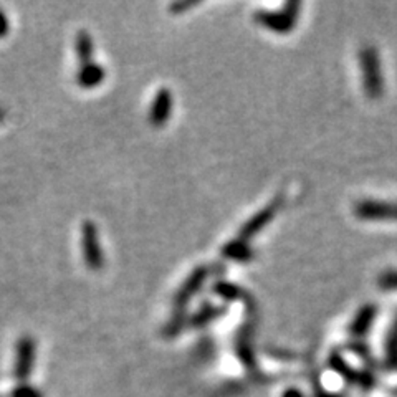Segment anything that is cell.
Masks as SVG:
<instances>
[{"instance_id":"obj_10","label":"cell","mask_w":397,"mask_h":397,"mask_svg":"<svg viewBox=\"0 0 397 397\" xmlns=\"http://www.w3.org/2000/svg\"><path fill=\"white\" fill-rule=\"evenodd\" d=\"M214 295H217L219 298H222L226 303H234V302H243L248 313H255V300L254 296H250L239 285L227 282V280H219L212 287Z\"/></svg>"},{"instance_id":"obj_25","label":"cell","mask_w":397,"mask_h":397,"mask_svg":"<svg viewBox=\"0 0 397 397\" xmlns=\"http://www.w3.org/2000/svg\"><path fill=\"white\" fill-rule=\"evenodd\" d=\"M5 115H7V111H5V110H3V108H2V106H0V123H2V121H3V119H5Z\"/></svg>"},{"instance_id":"obj_16","label":"cell","mask_w":397,"mask_h":397,"mask_svg":"<svg viewBox=\"0 0 397 397\" xmlns=\"http://www.w3.org/2000/svg\"><path fill=\"white\" fill-rule=\"evenodd\" d=\"M75 55L78 58L80 65L95 62V42L93 37L86 30L76 32L75 35Z\"/></svg>"},{"instance_id":"obj_20","label":"cell","mask_w":397,"mask_h":397,"mask_svg":"<svg viewBox=\"0 0 397 397\" xmlns=\"http://www.w3.org/2000/svg\"><path fill=\"white\" fill-rule=\"evenodd\" d=\"M12 397H43L38 389L29 386V384H19L17 387L12 391Z\"/></svg>"},{"instance_id":"obj_1","label":"cell","mask_w":397,"mask_h":397,"mask_svg":"<svg viewBox=\"0 0 397 397\" xmlns=\"http://www.w3.org/2000/svg\"><path fill=\"white\" fill-rule=\"evenodd\" d=\"M359 67L364 93L369 99H379L384 95V78L381 58L374 45H364L359 50Z\"/></svg>"},{"instance_id":"obj_13","label":"cell","mask_w":397,"mask_h":397,"mask_svg":"<svg viewBox=\"0 0 397 397\" xmlns=\"http://www.w3.org/2000/svg\"><path fill=\"white\" fill-rule=\"evenodd\" d=\"M104 78H106V70L96 62L80 65L75 75L76 85L83 88V90H91V88L99 86L104 82Z\"/></svg>"},{"instance_id":"obj_22","label":"cell","mask_w":397,"mask_h":397,"mask_svg":"<svg viewBox=\"0 0 397 397\" xmlns=\"http://www.w3.org/2000/svg\"><path fill=\"white\" fill-rule=\"evenodd\" d=\"M10 32V22H9V17H7V14L0 9V38L7 37Z\"/></svg>"},{"instance_id":"obj_15","label":"cell","mask_w":397,"mask_h":397,"mask_svg":"<svg viewBox=\"0 0 397 397\" xmlns=\"http://www.w3.org/2000/svg\"><path fill=\"white\" fill-rule=\"evenodd\" d=\"M227 313V306H220V304L206 303L199 308L194 315L189 316V326L192 328H202L207 326L208 323L215 322L220 316Z\"/></svg>"},{"instance_id":"obj_8","label":"cell","mask_w":397,"mask_h":397,"mask_svg":"<svg viewBox=\"0 0 397 397\" xmlns=\"http://www.w3.org/2000/svg\"><path fill=\"white\" fill-rule=\"evenodd\" d=\"M354 215L361 220H397V202L361 200L354 206Z\"/></svg>"},{"instance_id":"obj_18","label":"cell","mask_w":397,"mask_h":397,"mask_svg":"<svg viewBox=\"0 0 397 397\" xmlns=\"http://www.w3.org/2000/svg\"><path fill=\"white\" fill-rule=\"evenodd\" d=\"M187 324H189V316H187V313L174 311V315L171 316V320L167 322L166 326H164L163 335L166 336V338H176Z\"/></svg>"},{"instance_id":"obj_17","label":"cell","mask_w":397,"mask_h":397,"mask_svg":"<svg viewBox=\"0 0 397 397\" xmlns=\"http://www.w3.org/2000/svg\"><path fill=\"white\" fill-rule=\"evenodd\" d=\"M384 361L389 369L397 368V315L387 333L386 346H384Z\"/></svg>"},{"instance_id":"obj_11","label":"cell","mask_w":397,"mask_h":397,"mask_svg":"<svg viewBox=\"0 0 397 397\" xmlns=\"http://www.w3.org/2000/svg\"><path fill=\"white\" fill-rule=\"evenodd\" d=\"M378 316V306L374 303H366L361 306L350 324V335L352 338H364Z\"/></svg>"},{"instance_id":"obj_14","label":"cell","mask_w":397,"mask_h":397,"mask_svg":"<svg viewBox=\"0 0 397 397\" xmlns=\"http://www.w3.org/2000/svg\"><path fill=\"white\" fill-rule=\"evenodd\" d=\"M224 258L230 260V262H239V263H247L250 260H254L255 252L252 248L250 242H243L240 239H232L230 242H227L226 245L220 250Z\"/></svg>"},{"instance_id":"obj_3","label":"cell","mask_w":397,"mask_h":397,"mask_svg":"<svg viewBox=\"0 0 397 397\" xmlns=\"http://www.w3.org/2000/svg\"><path fill=\"white\" fill-rule=\"evenodd\" d=\"M212 268L207 265H199L194 270L191 272L189 276L184 280V283L180 285L179 290L176 291L174 298H172V306L174 311H186L187 304L191 303V300L202 290V287L206 285L208 275H210Z\"/></svg>"},{"instance_id":"obj_5","label":"cell","mask_w":397,"mask_h":397,"mask_svg":"<svg viewBox=\"0 0 397 397\" xmlns=\"http://www.w3.org/2000/svg\"><path fill=\"white\" fill-rule=\"evenodd\" d=\"M282 204H283V197L282 195H276V197L272 200L268 206L260 208L255 215H252V217L248 219L242 227H240L239 234H237V239L243 240V242H250L255 235H258L260 232H262L263 228L275 219V215L278 214Z\"/></svg>"},{"instance_id":"obj_23","label":"cell","mask_w":397,"mask_h":397,"mask_svg":"<svg viewBox=\"0 0 397 397\" xmlns=\"http://www.w3.org/2000/svg\"><path fill=\"white\" fill-rule=\"evenodd\" d=\"M283 397H304L303 392L300 391V389H287V391L283 392Z\"/></svg>"},{"instance_id":"obj_26","label":"cell","mask_w":397,"mask_h":397,"mask_svg":"<svg viewBox=\"0 0 397 397\" xmlns=\"http://www.w3.org/2000/svg\"><path fill=\"white\" fill-rule=\"evenodd\" d=\"M396 394H397V389H396Z\"/></svg>"},{"instance_id":"obj_2","label":"cell","mask_w":397,"mask_h":397,"mask_svg":"<svg viewBox=\"0 0 397 397\" xmlns=\"http://www.w3.org/2000/svg\"><path fill=\"white\" fill-rule=\"evenodd\" d=\"M300 9H302V3L291 0V2L285 3L280 10H256L254 20L260 27L274 32V34L287 35L295 30L296 22L300 19Z\"/></svg>"},{"instance_id":"obj_4","label":"cell","mask_w":397,"mask_h":397,"mask_svg":"<svg viewBox=\"0 0 397 397\" xmlns=\"http://www.w3.org/2000/svg\"><path fill=\"white\" fill-rule=\"evenodd\" d=\"M82 250L88 270L99 272L104 267V255L99 243V232L95 222L85 220L82 226Z\"/></svg>"},{"instance_id":"obj_12","label":"cell","mask_w":397,"mask_h":397,"mask_svg":"<svg viewBox=\"0 0 397 397\" xmlns=\"http://www.w3.org/2000/svg\"><path fill=\"white\" fill-rule=\"evenodd\" d=\"M235 352L240 363L248 369L256 368V359L254 352V343H252V328L242 326L237 331L235 336Z\"/></svg>"},{"instance_id":"obj_24","label":"cell","mask_w":397,"mask_h":397,"mask_svg":"<svg viewBox=\"0 0 397 397\" xmlns=\"http://www.w3.org/2000/svg\"><path fill=\"white\" fill-rule=\"evenodd\" d=\"M318 397H339L338 394H333V392H324V391H322L318 394Z\"/></svg>"},{"instance_id":"obj_19","label":"cell","mask_w":397,"mask_h":397,"mask_svg":"<svg viewBox=\"0 0 397 397\" xmlns=\"http://www.w3.org/2000/svg\"><path fill=\"white\" fill-rule=\"evenodd\" d=\"M378 285L383 290H397V270H387L379 275Z\"/></svg>"},{"instance_id":"obj_6","label":"cell","mask_w":397,"mask_h":397,"mask_svg":"<svg viewBox=\"0 0 397 397\" xmlns=\"http://www.w3.org/2000/svg\"><path fill=\"white\" fill-rule=\"evenodd\" d=\"M35 350L37 344L32 336H22L17 341V348H15V366H14V378L20 384L27 383L30 379L32 371H34L35 364Z\"/></svg>"},{"instance_id":"obj_9","label":"cell","mask_w":397,"mask_h":397,"mask_svg":"<svg viewBox=\"0 0 397 397\" xmlns=\"http://www.w3.org/2000/svg\"><path fill=\"white\" fill-rule=\"evenodd\" d=\"M172 106H174V96H172L169 88H159L149 108V123L152 126L163 128L169 121Z\"/></svg>"},{"instance_id":"obj_7","label":"cell","mask_w":397,"mask_h":397,"mask_svg":"<svg viewBox=\"0 0 397 397\" xmlns=\"http://www.w3.org/2000/svg\"><path fill=\"white\" fill-rule=\"evenodd\" d=\"M328 364L335 372H338L341 378H344L348 383L351 384H358L363 389H371L374 387V376L368 371H356L354 368H351L350 364L344 361L343 356L339 352L333 351L330 354V359H328Z\"/></svg>"},{"instance_id":"obj_21","label":"cell","mask_w":397,"mask_h":397,"mask_svg":"<svg viewBox=\"0 0 397 397\" xmlns=\"http://www.w3.org/2000/svg\"><path fill=\"white\" fill-rule=\"evenodd\" d=\"M197 5H199V2H194V0H192V2H186V0H182V2L171 3L169 12H172L174 15H180V14H184V12L194 9V7H197Z\"/></svg>"}]
</instances>
